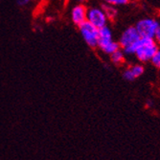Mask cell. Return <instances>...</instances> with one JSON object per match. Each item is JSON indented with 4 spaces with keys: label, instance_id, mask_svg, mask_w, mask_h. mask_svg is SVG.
Instances as JSON below:
<instances>
[{
    "label": "cell",
    "instance_id": "cell-1",
    "mask_svg": "<svg viewBox=\"0 0 160 160\" xmlns=\"http://www.w3.org/2000/svg\"><path fill=\"white\" fill-rule=\"evenodd\" d=\"M158 49L159 47L154 39L141 38L136 43L134 55L140 62H148L152 60Z\"/></svg>",
    "mask_w": 160,
    "mask_h": 160
},
{
    "label": "cell",
    "instance_id": "cell-2",
    "mask_svg": "<svg viewBox=\"0 0 160 160\" xmlns=\"http://www.w3.org/2000/svg\"><path fill=\"white\" fill-rule=\"evenodd\" d=\"M139 36L144 38H154L155 33L160 27L159 22L152 18H146L140 19L134 26Z\"/></svg>",
    "mask_w": 160,
    "mask_h": 160
},
{
    "label": "cell",
    "instance_id": "cell-3",
    "mask_svg": "<svg viewBox=\"0 0 160 160\" xmlns=\"http://www.w3.org/2000/svg\"><path fill=\"white\" fill-rule=\"evenodd\" d=\"M79 27L81 34L87 44L93 48L97 47L99 41V29L95 28L93 25H91L87 21H85Z\"/></svg>",
    "mask_w": 160,
    "mask_h": 160
},
{
    "label": "cell",
    "instance_id": "cell-4",
    "mask_svg": "<svg viewBox=\"0 0 160 160\" xmlns=\"http://www.w3.org/2000/svg\"><path fill=\"white\" fill-rule=\"evenodd\" d=\"M86 21L93 25L97 29H101L107 26L108 18L103 9L100 8H91L87 10Z\"/></svg>",
    "mask_w": 160,
    "mask_h": 160
},
{
    "label": "cell",
    "instance_id": "cell-5",
    "mask_svg": "<svg viewBox=\"0 0 160 160\" xmlns=\"http://www.w3.org/2000/svg\"><path fill=\"white\" fill-rule=\"evenodd\" d=\"M140 38H141V37L139 36L135 27L132 26V27L127 28L126 30L123 32V34L120 37L118 43L120 45V48L125 49V48H128L129 46L134 45L135 43H137L139 41Z\"/></svg>",
    "mask_w": 160,
    "mask_h": 160
},
{
    "label": "cell",
    "instance_id": "cell-6",
    "mask_svg": "<svg viewBox=\"0 0 160 160\" xmlns=\"http://www.w3.org/2000/svg\"><path fill=\"white\" fill-rule=\"evenodd\" d=\"M86 16L87 9L83 5H78L72 11V20L78 26L82 25L86 21Z\"/></svg>",
    "mask_w": 160,
    "mask_h": 160
},
{
    "label": "cell",
    "instance_id": "cell-7",
    "mask_svg": "<svg viewBox=\"0 0 160 160\" xmlns=\"http://www.w3.org/2000/svg\"><path fill=\"white\" fill-rule=\"evenodd\" d=\"M98 47L107 54H113L116 51L120 50V45L118 42L113 41L112 39H99Z\"/></svg>",
    "mask_w": 160,
    "mask_h": 160
},
{
    "label": "cell",
    "instance_id": "cell-8",
    "mask_svg": "<svg viewBox=\"0 0 160 160\" xmlns=\"http://www.w3.org/2000/svg\"><path fill=\"white\" fill-rule=\"evenodd\" d=\"M110 59H111V62L116 64V65H120L122 63H124L125 62V54L123 53V51L120 49L118 51H116L115 53L111 54L110 55Z\"/></svg>",
    "mask_w": 160,
    "mask_h": 160
},
{
    "label": "cell",
    "instance_id": "cell-9",
    "mask_svg": "<svg viewBox=\"0 0 160 160\" xmlns=\"http://www.w3.org/2000/svg\"><path fill=\"white\" fill-rule=\"evenodd\" d=\"M99 39H112V33L109 27L105 26L99 29Z\"/></svg>",
    "mask_w": 160,
    "mask_h": 160
},
{
    "label": "cell",
    "instance_id": "cell-10",
    "mask_svg": "<svg viewBox=\"0 0 160 160\" xmlns=\"http://www.w3.org/2000/svg\"><path fill=\"white\" fill-rule=\"evenodd\" d=\"M130 71H132V73L133 75V77L136 79V78H139L140 76H142L144 74V71H145V68L142 64H134L132 65V67L129 68Z\"/></svg>",
    "mask_w": 160,
    "mask_h": 160
},
{
    "label": "cell",
    "instance_id": "cell-11",
    "mask_svg": "<svg viewBox=\"0 0 160 160\" xmlns=\"http://www.w3.org/2000/svg\"><path fill=\"white\" fill-rule=\"evenodd\" d=\"M103 11L105 12L106 16L108 18H114L116 17V14H117V11H116V9L112 6H106L104 5L103 7Z\"/></svg>",
    "mask_w": 160,
    "mask_h": 160
},
{
    "label": "cell",
    "instance_id": "cell-12",
    "mask_svg": "<svg viewBox=\"0 0 160 160\" xmlns=\"http://www.w3.org/2000/svg\"><path fill=\"white\" fill-rule=\"evenodd\" d=\"M152 62V64L156 67L157 69L160 70V48L158 49V51L154 54V56L152 58V60L150 61Z\"/></svg>",
    "mask_w": 160,
    "mask_h": 160
},
{
    "label": "cell",
    "instance_id": "cell-13",
    "mask_svg": "<svg viewBox=\"0 0 160 160\" xmlns=\"http://www.w3.org/2000/svg\"><path fill=\"white\" fill-rule=\"evenodd\" d=\"M110 6H119V5H127L129 3L128 0H108L107 2Z\"/></svg>",
    "mask_w": 160,
    "mask_h": 160
},
{
    "label": "cell",
    "instance_id": "cell-14",
    "mask_svg": "<svg viewBox=\"0 0 160 160\" xmlns=\"http://www.w3.org/2000/svg\"><path fill=\"white\" fill-rule=\"evenodd\" d=\"M123 78H124L125 80L128 81V82H132V81L135 80V78L133 77V75H132V71H130L129 68H128V69H126V70L124 71V73H123Z\"/></svg>",
    "mask_w": 160,
    "mask_h": 160
},
{
    "label": "cell",
    "instance_id": "cell-15",
    "mask_svg": "<svg viewBox=\"0 0 160 160\" xmlns=\"http://www.w3.org/2000/svg\"><path fill=\"white\" fill-rule=\"evenodd\" d=\"M153 39H154V41L156 42V44L158 45V47H160V27L158 28V30L156 31Z\"/></svg>",
    "mask_w": 160,
    "mask_h": 160
},
{
    "label": "cell",
    "instance_id": "cell-16",
    "mask_svg": "<svg viewBox=\"0 0 160 160\" xmlns=\"http://www.w3.org/2000/svg\"><path fill=\"white\" fill-rule=\"evenodd\" d=\"M29 1H28V0H25V1H18V3L19 4V5H25V4H27Z\"/></svg>",
    "mask_w": 160,
    "mask_h": 160
}]
</instances>
